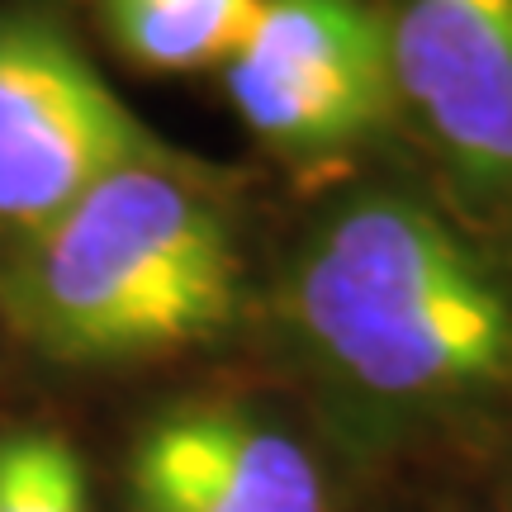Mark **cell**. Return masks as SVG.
Segmentation results:
<instances>
[{
	"mask_svg": "<svg viewBox=\"0 0 512 512\" xmlns=\"http://www.w3.org/2000/svg\"><path fill=\"white\" fill-rule=\"evenodd\" d=\"M242 313V252L190 162L124 166L0 261V318L57 366H133Z\"/></svg>",
	"mask_w": 512,
	"mask_h": 512,
	"instance_id": "cell-2",
	"label": "cell"
},
{
	"mask_svg": "<svg viewBox=\"0 0 512 512\" xmlns=\"http://www.w3.org/2000/svg\"><path fill=\"white\" fill-rule=\"evenodd\" d=\"M95 29L133 72H223L252 29L261 0H86Z\"/></svg>",
	"mask_w": 512,
	"mask_h": 512,
	"instance_id": "cell-7",
	"label": "cell"
},
{
	"mask_svg": "<svg viewBox=\"0 0 512 512\" xmlns=\"http://www.w3.org/2000/svg\"><path fill=\"white\" fill-rule=\"evenodd\" d=\"M223 95L280 157H332L399 124L380 0H261Z\"/></svg>",
	"mask_w": 512,
	"mask_h": 512,
	"instance_id": "cell-5",
	"label": "cell"
},
{
	"mask_svg": "<svg viewBox=\"0 0 512 512\" xmlns=\"http://www.w3.org/2000/svg\"><path fill=\"white\" fill-rule=\"evenodd\" d=\"M185 162L110 91L48 0H0V233L29 238L124 166Z\"/></svg>",
	"mask_w": 512,
	"mask_h": 512,
	"instance_id": "cell-3",
	"label": "cell"
},
{
	"mask_svg": "<svg viewBox=\"0 0 512 512\" xmlns=\"http://www.w3.org/2000/svg\"><path fill=\"white\" fill-rule=\"evenodd\" d=\"M133 512H323L309 451L223 403L152 418L124 465Z\"/></svg>",
	"mask_w": 512,
	"mask_h": 512,
	"instance_id": "cell-6",
	"label": "cell"
},
{
	"mask_svg": "<svg viewBox=\"0 0 512 512\" xmlns=\"http://www.w3.org/2000/svg\"><path fill=\"white\" fill-rule=\"evenodd\" d=\"M399 119L465 219L512 252V0H380Z\"/></svg>",
	"mask_w": 512,
	"mask_h": 512,
	"instance_id": "cell-4",
	"label": "cell"
},
{
	"mask_svg": "<svg viewBox=\"0 0 512 512\" xmlns=\"http://www.w3.org/2000/svg\"><path fill=\"white\" fill-rule=\"evenodd\" d=\"M86 465L72 441L19 427L0 437V512H86Z\"/></svg>",
	"mask_w": 512,
	"mask_h": 512,
	"instance_id": "cell-8",
	"label": "cell"
},
{
	"mask_svg": "<svg viewBox=\"0 0 512 512\" xmlns=\"http://www.w3.org/2000/svg\"><path fill=\"white\" fill-rule=\"evenodd\" d=\"M285 304L304 347L384 403L512 399V252L413 190H361L323 214Z\"/></svg>",
	"mask_w": 512,
	"mask_h": 512,
	"instance_id": "cell-1",
	"label": "cell"
}]
</instances>
